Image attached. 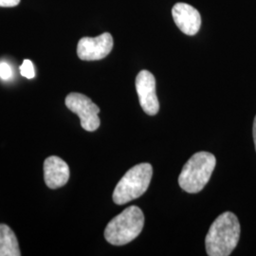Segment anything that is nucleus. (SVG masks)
<instances>
[{"instance_id":"4468645a","label":"nucleus","mask_w":256,"mask_h":256,"mask_svg":"<svg viewBox=\"0 0 256 256\" xmlns=\"http://www.w3.org/2000/svg\"><path fill=\"white\" fill-rule=\"evenodd\" d=\"M252 133H254V146H256V116L254 122V128H252Z\"/></svg>"},{"instance_id":"6e6552de","label":"nucleus","mask_w":256,"mask_h":256,"mask_svg":"<svg viewBox=\"0 0 256 256\" xmlns=\"http://www.w3.org/2000/svg\"><path fill=\"white\" fill-rule=\"evenodd\" d=\"M176 25L187 36H194L202 26V18L198 10L186 3H176L172 9Z\"/></svg>"},{"instance_id":"f03ea898","label":"nucleus","mask_w":256,"mask_h":256,"mask_svg":"<svg viewBox=\"0 0 256 256\" xmlns=\"http://www.w3.org/2000/svg\"><path fill=\"white\" fill-rule=\"evenodd\" d=\"M144 225V216L137 206L122 210L108 224L104 238L111 245L122 246L138 238Z\"/></svg>"},{"instance_id":"0eeeda50","label":"nucleus","mask_w":256,"mask_h":256,"mask_svg":"<svg viewBox=\"0 0 256 256\" xmlns=\"http://www.w3.org/2000/svg\"><path fill=\"white\" fill-rule=\"evenodd\" d=\"M136 90L142 110L150 116L160 110V104L156 93V79L148 70H142L136 78Z\"/></svg>"},{"instance_id":"7ed1b4c3","label":"nucleus","mask_w":256,"mask_h":256,"mask_svg":"<svg viewBox=\"0 0 256 256\" xmlns=\"http://www.w3.org/2000/svg\"><path fill=\"white\" fill-rule=\"evenodd\" d=\"M216 164V156L209 152H198L183 166L178 184L185 192H200L209 182Z\"/></svg>"},{"instance_id":"39448f33","label":"nucleus","mask_w":256,"mask_h":256,"mask_svg":"<svg viewBox=\"0 0 256 256\" xmlns=\"http://www.w3.org/2000/svg\"><path fill=\"white\" fill-rule=\"evenodd\" d=\"M64 104L68 110L79 116L81 126L86 131L92 132L100 128L101 120L98 116L100 108L88 97L72 92L66 96Z\"/></svg>"},{"instance_id":"ddd939ff","label":"nucleus","mask_w":256,"mask_h":256,"mask_svg":"<svg viewBox=\"0 0 256 256\" xmlns=\"http://www.w3.org/2000/svg\"><path fill=\"white\" fill-rule=\"evenodd\" d=\"M20 3V0H0V7H16Z\"/></svg>"},{"instance_id":"f8f14e48","label":"nucleus","mask_w":256,"mask_h":256,"mask_svg":"<svg viewBox=\"0 0 256 256\" xmlns=\"http://www.w3.org/2000/svg\"><path fill=\"white\" fill-rule=\"evenodd\" d=\"M12 77V70L10 64L6 62L0 63V78L4 81H8Z\"/></svg>"},{"instance_id":"9b49d317","label":"nucleus","mask_w":256,"mask_h":256,"mask_svg":"<svg viewBox=\"0 0 256 256\" xmlns=\"http://www.w3.org/2000/svg\"><path fill=\"white\" fill-rule=\"evenodd\" d=\"M20 74L27 79H32L36 76L34 66L30 60H24L23 64L20 66Z\"/></svg>"},{"instance_id":"f257e3e1","label":"nucleus","mask_w":256,"mask_h":256,"mask_svg":"<svg viewBox=\"0 0 256 256\" xmlns=\"http://www.w3.org/2000/svg\"><path fill=\"white\" fill-rule=\"evenodd\" d=\"M240 238V223L236 216L225 212L212 222L205 238L209 256H229L236 248Z\"/></svg>"},{"instance_id":"9d476101","label":"nucleus","mask_w":256,"mask_h":256,"mask_svg":"<svg viewBox=\"0 0 256 256\" xmlns=\"http://www.w3.org/2000/svg\"><path fill=\"white\" fill-rule=\"evenodd\" d=\"M18 241L12 230L0 224V256H20Z\"/></svg>"},{"instance_id":"423d86ee","label":"nucleus","mask_w":256,"mask_h":256,"mask_svg":"<svg viewBox=\"0 0 256 256\" xmlns=\"http://www.w3.org/2000/svg\"><path fill=\"white\" fill-rule=\"evenodd\" d=\"M113 45V37L110 32L97 37H82L78 42L77 55L84 61L101 60L110 54Z\"/></svg>"},{"instance_id":"20e7f679","label":"nucleus","mask_w":256,"mask_h":256,"mask_svg":"<svg viewBox=\"0 0 256 256\" xmlns=\"http://www.w3.org/2000/svg\"><path fill=\"white\" fill-rule=\"evenodd\" d=\"M152 174L153 168L150 164H140L129 169L113 192V202L124 205L142 196L149 187Z\"/></svg>"},{"instance_id":"1a4fd4ad","label":"nucleus","mask_w":256,"mask_h":256,"mask_svg":"<svg viewBox=\"0 0 256 256\" xmlns=\"http://www.w3.org/2000/svg\"><path fill=\"white\" fill-rule=\"evenodd\" d=\"M44 180L50 189L63 187L70 180V167L56 156L46 158L44 162Z\"/></svg>"}]
</instances>
